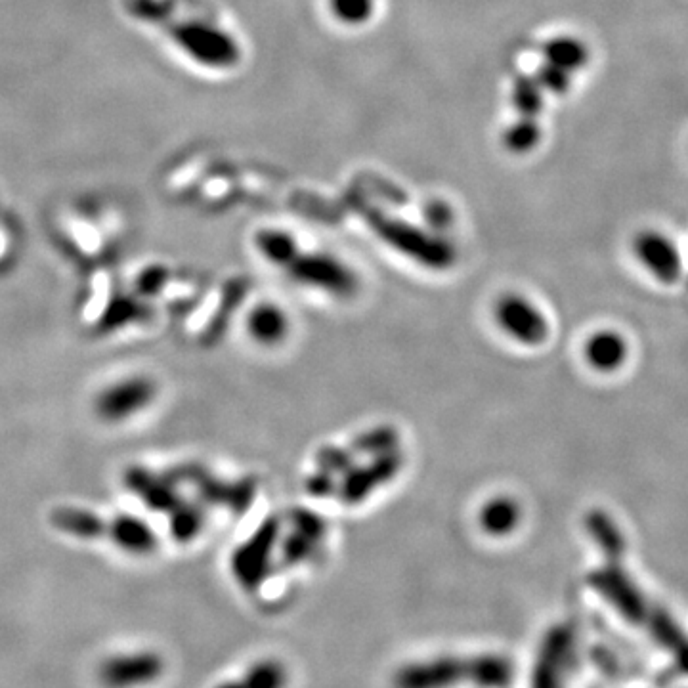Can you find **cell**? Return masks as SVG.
<instances>
[{
  "mask_svg": "<svg viewBox=\"0 0 688 688\" xmlns=\"http://www.w3.org/2000/svg\"><path fill=\"white\" fill-rule=\"evenodd\" d=\"M543 56L547 64L557 65L572 73L578 71L589 60V50L574 37H557L543 44Z\"/></svg>",
  "mask_w": 688,
  "mask_h": 688,
  "instance_id": "obj_11",
  "label": "cell"
},
{
  "mask_svg": "<svg viewBox=\"0 0 688 688\" xmlns=\"http://www.w3.org/2000/svg\"><path fill=\"white\" fill-rule=\"evenodd\" d=\"M589 585L627 622L639 625L648 620L652 608L620 562L608 560L606 566L591 572Z\"/></svg>",
  "mask_w": 688,
  "mask_h": 688,
  "instance_id": "obj_2",
  "label": "cell"
},
{
  "mask_svg": "<svg viewBox=\"0 0 688 688\" xmlns=\"http://www.w3.org/2000/svg\"><path fill=\"white\" fill-rule=\"evenodd\" d=\"M165 675V660L151 650L119 654L100 667V679L108 688H142Z\"/></svg>",
  "mask_w": 688,
  "mask_h": 688,
  "instance_id": "obj_4",
  "label": "cell"
},
{
  "mask_svg": "<svg viewBox=\"0 0 688 688\" xmlns=\"http://www.w3.org/2000/svg\"><path fill=\"white\" fill-rule=\"evenodd\" d=\"M574 646L576 637L570 625L551 627L539 646L530 688H562L564 671L574 658Z\"/></svg>",
  "mask_w": 688,
  "mask_h": 688,
  "instance_id": "obj_3",
  "label": "cell"
},
{
  "mask_svg": "<svg viewBox=\"0 0 688 688\" xmlns=\"http://www.w3.org/2000/svg\"><path fill=\"white\" fill-rule=\"evenodd\" d=\"M539 138H541V129H539L538 121L522 117L513 127L507 129L503 144L513 153H528L538 146Z\"/></svg>",
  "mask_w": 688,
  "mask_h": 688,
  "instance_id": "obj_15",
  "label": "cell"
},
{
  "mask_svg": "<svg viewBox=\"0 0 688 688\" xmlns=\"http://www.w3.org/2000/svg\"><path fill=\"white\" fill-rule=\"evenodd\" d=\"M474 685L480 688H505L513 679V666L501 656H474Z\"/></svg>",
  "mask_w": 688,
  "mask_h": 688,
  "instance_id": "obj_12",
  "label": "cell"
},
{
  "mask_svg": "<svg viewBox=\"0 0 688 688\" xmlns=\"http://www.w3.org/2000/svg\"><path fill=\"white\" fill-rule=\"evenodd\" d=\"M474 667V656H440L411 662L394 673L392 688H453L463 683L474 685Z\"/></svg>",
  "mask_w": 688,
  "mask_h": 688,
  "instance_id": "obj_1",
  "label": "cell"
},
{
  "mask_svg": "<svg viewBox=\"0 0 688 688\" xmlns=\"http://www.w3.org/2000/svg\"><path fill=\"white\" fill-rule=\"evenodd\" d=\"M520 522V507L511 497H495L488 501L480 513L482 528L495 538L507 536Z\"/></svg>",
  "mask_w": 688,
  "mask_h": 688,
  "instance_id": "obj_10",
  "label": "cell"
},
{
  "mask_svg": "<svg viewBox=\"0 0 688 688\" xmlns=\"http://www.w3.org/2000/svg\"><path fill=\"white\" fill-rule=\"evenodd\" d=\"M289 671L280 660H262L249 667L241 677L222 681L213 688H287Z\"/></svg>",
  "mask_w": 688,
  "mask_h": 688,
  "instance_id": "obj_9",
  "label": "cell"
},
{
  "mask_svg": "<svg viewBox=\"0 0 688 688\" xmlns=\"http://www.w3.org/2000/svg\"><path fill=\"white\" fill-rule=\"evenodd\" d=\"M587 532L599 545L606 560L622 562L625 553V538L614 518L604 511H591L587 515Z\"/></svg>",
  "mask_w": 688,
  "mask_h": 688,
  "instance_id": "obj_8",
  "label": "cell"
},
{
  "mask_svg": "<svg viewBox=\"0 0 688 688\" xmlns=\"http://www.w3.org/2000/svg\"><path fill=\"white\" fill-rule=\"evenodd\" d=\"M536 81L543 90H549L553 94H564L570 86V73L557 65L545 64L539 67Z\"/></svg>",
  "mask_w": 688,
  "mask_h": 688,
  "instance_id": "obj_16",
  "label": "cell"
},
{
  "mask_svg": "<svg viewBox=\"0 0 688 688\" xmlns=\"http://www.w3.org/2000/svg\"><path fill=\"white\" fill-rule=\"evenodd\" d=\"M497 323L520 344L538 346L549 337V323L538 308L524 297L507 295L497 302Z\"/></svg>",
  "mask_w": 688,
  "mask_h": 688,
  "instance_id": "obj_5",
  "label": "cell"
},
{
  "mask_svg": "<svg viewBox=\"0 0 688 688\" xmlns=\"http://www.w3.org/2000/svg\"><path fill=\"white\" fill-rule=\"evenodd\" d=\"M646 624L652 637L656 639V643L673 654H677L688 643V637L681 629V625L677 624L662 608H652Z\"/></svg>",
  "mask_w": 688,
  "mask_h": 688,
  "instance_id": "obj_13",
  "label": "cell"
},
{
  "mask_svg": "<svg viewBox=\"0 0 688 688\" xmlns=\"http://www.w3.org/2000/svg\"><path fill=\"white\" fill-rule=\"evenodd\" d=\"M513 104L515 109L526 119H538L543 109V88L536 77H518L513 86Z\"/></svg>",
  "mask_w": 688,
  "mask_h": 688,
  "instance_id": "obj_14",
  "label": "cell"
},
{
  "mask_svg": "<svg viewBox=\"0 0 688 688\" xmlns=\"http://www.w3.org/2000/svg\"><path fill=\"white\" fill-rule=\"evenodd\" d=\"M635 253L646 270L662 283H675L681 278L683 260L675 243L658 232H645L635 239Z\"/></svg>",
  "mask_w": 688,
  "mask_h": 688,
  "instance_id": "obj_6",
  "label": "cell"
},
{
  "mask_svg": "<svg viewBox=\"0 0 688 688\" xmlns=\"http://www.w3.org/2000/svg\"><path fill=\"white\" fill-rule=\"evenodd\" d=\"M675 660H677V666L681 667L688 675V643L675 654Z\"/></svg>",
  "mask_w": 688,
  "mask_h": 688,
  "instance_id": "obj_18",
  "label": "cell"
},
{
  "mask_svg": "<svg viewBox=\"0 0 688 688\" xmlns=\"http://www.w3.org/2000/svg\"><path fill=\"white\" fill-rule=\"evenodd\" d=\"M585 358L597 371H616L627 358V343L616 331H599L585 344Z\"/></svg>",
  "mask_w": 688,
  "mask_h": 688,
  "instance_id": "obj_7",
  "label": "cell"
},
{
  "mask_svg": "<svg viewBox=\"0 0 688 688\" xmlns=\"http://www.w3.org/2000/svg\"><path fill=\"white\" fill-rule=\"evenodd\" d=\"M283 325L285 323L281 320L280 314L278 312L274 314V312H268V310H260L257 320L253 322L257 339H270V341H276L280 337Z\"/></svg>",
  "mask_w": 688,
  "mask_h": 688,
  "instance_id": "obj_17",
  "label": "cell"
}]
</instances>
